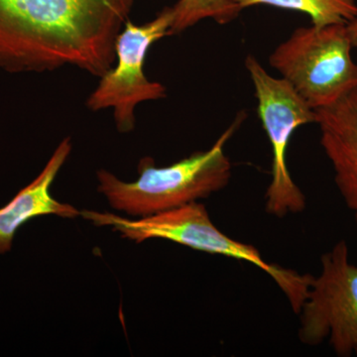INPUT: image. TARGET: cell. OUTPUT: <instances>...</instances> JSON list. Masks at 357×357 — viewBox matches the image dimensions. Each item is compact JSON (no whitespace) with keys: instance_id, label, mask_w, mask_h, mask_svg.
I'll return each instance as SVG.
<instances>
[{"instance_id":"277c9868","label":"cell","mask_w":357,"mask_h":357,"mask_svg":"<svg viewBox=\"0 0 357 357\" xmlns=\"http://www.w3.org/2000/svg\"><path fill=\"white\" fill-rule=\"evenodd\" d=\"M347 24L300 27L270 55L269 64L312 109L357 89V64Z\"/></svg>"},{"instance_id":"3957f363","label":"cell","mask_w":357,"mask_h":357,"mask_svg":"<svg viewBox=\"0 0 357 357\" xmlns=\"http://www.w3.org/2000/svg\"><path fill=\"white\" fill-rule=\"evenodd\" d=\"M81 217L96 227H109L135 243L165 239L202 252L248 262L269 275L287 298L295 314L307 299L312 276L269 263L258 249L218 229L203 204L192 202L173 210L131 220L109 213L84 210Z\"/></svg>"},{"instance_id":"7c38bea8","label":"cell","mask_w":357,"mask_h":357,"mask_svg":"<svg viewBox=\"0 0 357 357\" xmlns=\"http://www.w3.org/2000/svg\"><path fill=\"white\" fill-rule=\"evenodd\" d=\"M347 28L352 46L354 48H357V17L347 23Z\"/></svg>"},{"instance_id":"ba28073f","label":"cell","mask_w":357,"mask_h":357,"mask_svg":"<svg viewBox=\"0 0 357 357\" xmlns=\"http://www.w3.org/2000/svg\"><path fill=\"white\" fill-rule=\"evenodd\" d=\"M314 112L335 184L357 222V89Z\"/></svg>"},{"instance_id":"9c48e42d","label":"cell","mask_w":357,"mask_h":357,"mask_svg":"<svg viewBox=\"0 0 357 357\" xmlns=\"http://www.w3.org/2000/svg\"><path fill=\"white\" fill-rule=\"evenodd\" d=\"M72 151V142L65 138L50 160L47 162L38 177L21 190L3 208H0V253L8 252L13 248L17 230L32 218L41 215H57L64 218H76L81 211L72 204L61 203L52 197L51 185L57 177Z\"/></svg>"},{"instance_id":"5b68a950","label":"cell","mask_w":357,"mask_h":357,"mask_svg":"<svg viewBox=\"0 0 357 357\" xmlns=\"http://www.w3.org/2000/svg\"><path fill=\"white\" fill-rule=\"evenodd\" d=\"M258 102V114L272 149L271 180L265 194V208L282 218L306 208V197L294 182L288 168L289 143L300 126L316 123V112L286 79L270 76L257 59H245Z\"/></svg>"},{"instance_id":"6da1fadb","label":"cell","mask_w":357,"mask_h":357,"mask_svg":"<svg viewBox=\"0 0 357 357\" xmlns=\"http://www.w3.org/2000/svg\"><path fill=\"white\" fill-rule=\"evenodd\" d=\"M134 0H0V68L46 72L75 66L102 77Z\"/></svg>"},{"instance_id":"7a4b0ae2","label":"cell","mask_w":357,"mask_h":357,"mask_svg":"<svg viewBox=\"0 0 357 357\" xmlns=\"http://www.w3.org/2000/svg\"><path fill=\"white\" fill-rule=\"evenodd\" d=\"M243 121L239 114L210 149L195 152L172 165L156 167L150 157L141 159L139 177L134 182H124L100 169L96 172L98 192L114 210L139 218L208 198L229 185L232 166L225 144Z\"/></svg>"},{"instance_id":"52a82bcc","label":"cell","mask_w":357,"mask_h":357,"mask_svg":"<svg viewBox=\"0 0 357 357\" xmlns=\"http://www.w3.org/2000/svg\"><path fill=\"white\" fill-rule=\"evenodd\" d=\"M173 14L166 7L143 25L126 21L115 42L117 65L100 77L98 88L86 100L93 112L114 109L117 130L128 133L135 128V109L140 102L166 98V88L145 76V60L152 45L170 34Z\"/></svg>"},{"instance_id":"8fae6325","label":"cell","mask_w":357,"mask_h":357,"mask_svg":"<svg viewBox=\"0 0 357 357\" xmlns=\"http://www.w3.org/2000/svg\"><path fill=\"white\" fill-rule=\"evenodd\" d=\"M172 9L170 34H180L199 21L213 20L227 24L238 17L243 9L232 0H178Z\"/></svg>"},{"instance_id":"8992f818","label":"cell","mask_w":357,"mask_h":357,"mask_svg":"<svg viewBox=\"0 0 357 357\" xmlns=\"http://www.w3.org/2000/svg\"><path fill=\"white\" fill-rule=\"evenodd\" d=\"M321 263L298 314L299 340L309 347L328 340L337 356H357V264L344 241L321 256Z\"/></svg>"},{"instance_id":"30bf717a","label":"cell","mask_w":357,"mask_h":357,"mask_svg":"<svg viewBox=\"0 0 357 357\" xmlns=\"http://www.w3.org/2000/svg\"><path fill=\"white\" fill-rule=\"evenodd\" d=\"M241 9L255 6H269L300 11L311 17L312 25L321 28L347 24L357 17L356 0H232Z\"/></svg>"}]
</instances>
